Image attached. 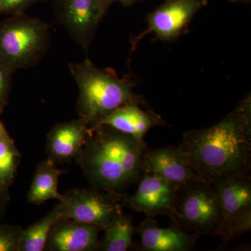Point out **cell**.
Listing matches in <instances>:
<instances>
[{
	"label": "cell",
	"mask_w": 251,
	"mask_h": 251,
	"mask_svg": "<svg viewBox=\"0 0 251 251\" xmlns=\"http://www.w3.org/2000/svg\"><path fill=\"white\" fill-rule=\"evenodd\" d=\"M212 186L221 211L218 236L227 244L251 230V177L249 174L234 175Z\"/></svg>",
	"instance_id": "obj_6"
},
{
	"label": "cell",
	"mask_w": 251,
	"mask_h": 251,
	"mask_svg": "<svg viewBox=\"0 0 251 251\" xmlns=\"http://www.w3.org/2000/svg\"><path fill=\"white\" fill-rule=\"evenodd\" d=\"M98 226L68 218L61 217L50 231L46 250L50 251H91L100 249Z\"/></svg>",
	"instance_id": "obj_12"
},
{
	"label": "cell",
	"mask_w": 251,
	"mask_h": 251,
	"mask_svg": "<svg viewBox=\"0 0 251 251\" xmlns=\"http://www.w3.org/2000/svg\"><path fill=\"white\" fill-rule=\"evenodd\" d=\"M23 230L19 226L0 224V251H21Z\"/></svg>",
	"instance_id": "obj_20"
},
{
	"label": "cell",
	"mask_w": 251,
	"mask_h": 251,
	"mask_svg": "<svg viewBox=\"0 0 251 251\" xmlns=\"http://www.w3.org/2000/svg\"><path fill=\"white\" fill-rule=\"evenodd\" d=\"M207 2V0H166L148 15V30L143 36L153 32L162 41L174 40L187 29L195 15Z\"/></svg>",
	"instance_id": "obj_9"
},
{
	"label": "cell",
	"mask_w": 251,
	"mask_h": 251,
	"mask_svg": "<svg viewBox=\"0 0 251 251\" xmlns=\"http://www.w3.org/2000/svg\"><path fill=\"white\" fill-rule=\"evenodd\" d=\"M143 170V173L158 175L178 188L193 181H203L178 148L145 151Z\"/></svg>",
	"instance_id": "obj_11"
},
{
	"label": "cell",
	"mask_w": 251,
	"mask_h": 251,
	"mask_svg": "<svg viewBox=\"0 0 251 251\" xmlns=\"http://www.w3.org/2000/svg\"><path fill=\"white\" fill-rule=\"evenodd\" d=\"M7 130L5 128L4 125H3L2 122L0 120V139H1L2 137H4L5 135L7 134Z\"/></svg>",
	"instance_id": "obj_25"
},
{
	"label": "cell",
	"mask_w": 251,
	"mask_h": 251,
	"mask_svg": "<svg viewBox=\"0 0 251 251\" xmlns=\"http://www.w3.org/2000/svg\"><path fill=\"white\" fill-rule=\"evenodd\" d=\"M16 71L0 59V103L6 106L12 87L13 76Z\"/></svg>",
	"instance_id": "obj_21"
},
{
	"label": "cell",
	"mask_w": 251,
	"mask_h": 251,
	"mask_svg": "<svg viewBox=\"0 0 251 251\" xmlns=\"http://www.w3.org/2000/svg\"><path fill=\"white\" fill-rule=\"evenodd\" d=\"M47 1L50 0H0V15L23 14L29 6Z\"/></svg>",
	"instance_id": "obj_22"
},
{
	"label": "cell",
	"mask_w": 251,
	"mask_h": 251,
	"mask_svg": "<svg viewBox=\"0 0 251 251\" xmlns=\"http://www.w3.org/2000/svg\"><path fill=\"white\" fill-rule=\"evenodd\" d=\"M56 21L85 52L109 6L105 0H50Z\"/></svg>",
	"instance_id": "obj_8"
},
{
	"label": "cell",
	"mask_w": 251,
	"mask_h": 251,
	"mask_svg": "<svg viewBox=\"0 0 251 251\" xmlns=\"http://www.w3.org/2000/svg\"><path fill=\"white\" fill-rule=\"evenodd\" d=\"M21 155L9 133L0 139V199L10 200L9 192L14 181Z\"/></svg>",
	"instance_id": "obj_18"
},
{
	"label": "cell",
	"mask_w": 251,
	"mask_h": 251,
	"mask_svg": "<svg viewBox=\"0 0 251 251\" xmlns=\"http://www.w3.org/2000/svg\"><path fill=\"white\" fill-rule=\"evenodd\" d=\"M232 2H237V1H250L251 0H229Z\"/></svg>",
	"instance_id": "obj_27"
},
{
	"label": "cell",
	"mask_w": 251,
	"mask_h": 251,
	"mask_svg": "<svg viewBox=\"0 0 251 251\" xmlns=\"http://www.w3.org/2000/svg\"><path fill=\"white\" fill-rule=\"evenodd\" d=\"M4 108L5 106H4L2 104L0 103V117H1V114H2L3 110H4Z\"/></svg>",
	"instance_id": "obj_26"
},
{
	"label": "cell",
	"mask_w": 251,
	"mask_h": 251,
	"mask_svg": "<svg viewBox=\"0 0 251 251\" xmlns=\"http://www.w3.org/2000/svg\"><path fill=\"white\" fill-rule=\"evenodd\" d=\"M105 1L109 6H110L112 3L115 2V1H119V2L121 3L124 6H129L135 4V3L138 2V1H140V0H105Z\"/></svg>",
	"instance_id": "obj_23"
},
{
	"label": "cell",
	"mask_w": 251,
	"mask_h": 251,
	"mask_svg": "<svg viewBox=\"0 0 251 251\" xmlns=\"http://www.w3.org/2000/svg\"><path fill=\"white\" fill-rule=\"evenodd\" d=\"M146 104H126L110 112L96 126H108L126 134L131 135L140 143H145L144 138L150 128L157 126L166 125L159 115L148 106L145 107Z\"/></svg>",
	"instance_id": "obj_15"
},
{
	"label": "cell",
	"mask_w": 251,
	"mask_h": 251,
	"mask_svg": "<svg viewBox=\"0 0 251 251\" xmlns=\"http://www.w3.org/2000/svg\"><path fill=\"white\" fill-rule=\"evenodd\" d=\"M139 181L136 192L124 196L122 204L150 217L169 216L179 188L150 173H143Z\"/></svg>",
	"instance_id": "obj_10"
},
{
	"label": "cell",
	"mask_w": 251,
	"mask_h": 251,
	"mask_svg": "<svg viewBox=\"0 0 251 251\" xmlns=\"http://www.w3.org/2000/svg\"><path fill=\"white\" fill-rule=\"evenodd\" d=\"M8 202H9L8 201L0 199V224H1V219L4 217L5 210H6V205Z\"/></svg>",
	"instance_id": "obj_24"
},
{
	"label": "cell",
	"mask_w": 251,
	"mask_h": 251,
	"mask_svg": "<svg viewBox=\"0 0 251 251\" xmlns=\"http://www.w3.org/2000/svg\"><path fill=\"white\" fill-rule=\"evenodd\" d=\"M103 230L104 235L100 241V250L126 251L133 247L135 227L132 216L122 214Z\"/></svg>",
	"instance_id": "obj_17"
},
{
	"label": "cell",
	"mask_w": 251,
	"mask_h": 251,
	"mask_svg": "<svg viewBox=\"0 0 251 251\" xmlns=\"http://www.w3.org/2000/svg\"><path fill=\"white\" fill-rule=\"evenodd\" d=\"M65 173L58 169L52 160H44L37 166L29 188L27 200L31 204L40 205L49 200L62 202L64 194L58 191L59 176Z\"/></svg>",
	"instance_id": "obj_16"
},
{
	"label": "cell",
	"mask_w": 251,
	"mask_h": 251,
	"mask_svg": "<svg viewBox=\"0 0 251 251\" xmlns=\"http://www.w3.org/2000/svg\"><path fill=\"white\" fill-rule=\"evenodd\" d=\"M91 134L90 126L82 118L54 126L47 136L46 151L55 164L75 158Z\"/></svg>",
	"instance_id": "obj_14"
},
{
	"label": "cell",
	"mask_w": 251,
	"mask_h": 251,
	"mask_svg": "<svg viewBox=\"0 0 251 251\" xmlns=\"http://www.w3.org/2000/svg\"><path fill=\"white\" fill-rule=\"evenodd\" d=\"M62 216V206L58 202L44 217L24 229L21 251H44L50 231L56 221Z\"/></svg>",
	"instance_id": "obj_19"
},
{
	"label": "cell",
	"mask_w": 251,
	"mask_h": 251,
	"mask_svg": "<svg viewBox=\"0 0 251 251\" xmlns=\"http://www.w3.org/2000/svg\"><path fill=\"white\" fill-rule=\"evenodd\" d=\"M178 148L201 179L209 184L234 175L249 174L251 165L250 96L216 125L185 133Z\"/></svg>",
	"instance_id": "obj_1"
},
{
	"label": "cell",
	"mask_w": 251,
	"mask_h": 251,
	"mask_svg": "<svg viewBox=\"0 0 251 251\" xmlns=\"http://www.w3.org/2000/svg\"><path fill=\"white\" fill-rule=\"evenodd\" d=\"M124 196L92 186L69 190L60 203L62 217L105 228L122 214Z\"/></svg>",
	"instance_id": "obj_7"
},
{
	"label": "cell",
	"mask_w": 251,
	"mask_h": 251,
	"mask_svg": "<svg viewBox=\"0 0 251 251\" xmlns=\"http://www.w3.org/2000/svg\"><path fill=\"white\" fill-rule=\"evenodd\" d=\"M169 217L176 227L198 235H218L221 211L212 184L193 181L178 190Z\"/></svg>",
	"instance_id": "obj_5"
},
{
	"label": "cell",
	"mask_w": 251,
	"mask_h": 251,
	"mask_svg": "<svg viewBox=\"0 0 251 251\" xmlns=\"http://www.w3.org/2000/svg\"><path fill=\"white\" fill-rule=\"evenodd\" d=\"M90 130L75 159L92 186L123 196L143 176L145 144L106 125Z\"/></svg>",
	"instance_id": "obj_2"
},
{
	"label": "cell",
	"mask_w": 251,
	"mask_h": 251,
	"mask_svg": "<svg viewBox=\"0 0 251 251\" xmlns=\"http://www.w3.org/2000/svg\"><path fill=\"white\" fill-rule=\"evenodd\" d=\"M68 67L78 87L77 114L90 127L126 104L146 103L133 91V80L128 76L120 78L110 68L97 67L89 59L70 63Z\"/></svg>",
	"instance_id": "obj_3"
},
{
	"label": "cell",
	"mask_w": 251,
	"mask_h": 251,
	"mask_svg": "<svg viewBox=\"0 0 251 251\" xmlns=\"http://www.w3.org/2000/svg\"><path fill=\"white\" fill-rule=\"evenodd\" d=\"M137 245L145 251H187L191 250L199 235L190 233L176 226L161 228L154 220L147 219L135 227Z\"/></svg>",
	"instance_id": "obj_13"
},
{
	"label": "cell",
	"mask_w": 251,
	"mask_h": 251,
	"mask_svg": "<svg viewBox=\"0 0 251 251\" xmlns=\"http://www.w3.org/2000/svg\"><path fill=\"white\" fill-rule=\"evenodd\" d=\"M50 25L40 18L23 14L0 23V59L14 69L36 65L50 46Z\"/></svg>",
	"instance_id": "obj_4"
}]
</instances>
